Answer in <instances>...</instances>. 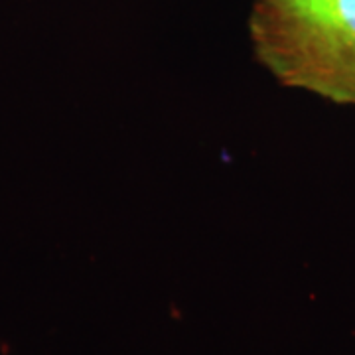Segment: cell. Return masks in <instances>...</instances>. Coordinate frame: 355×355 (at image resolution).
<instances>
[{
  "label": "cell",
  "instance_id": "cell-1",
  "mask_svg": "<svg viewBox=\"0 0 355 355\" xmlns=\"http://www.w3.org/2000/svg\"><path fill=\"white\" fill-rule=\"evenodd\" d=\"M249 36L282 85L355 105V0H253Z\"/></svg>",
  "mask_w": 355,
  "mask_h": 355
}]
</instances>
